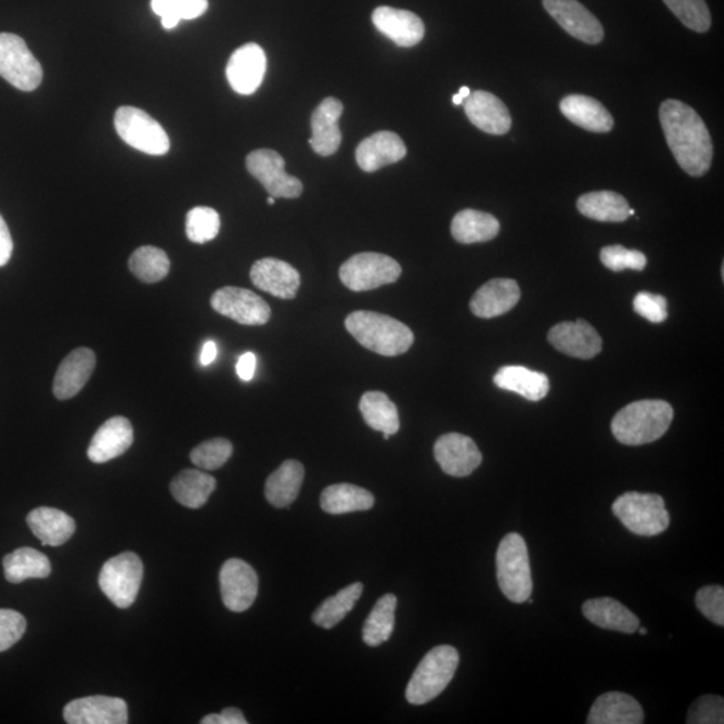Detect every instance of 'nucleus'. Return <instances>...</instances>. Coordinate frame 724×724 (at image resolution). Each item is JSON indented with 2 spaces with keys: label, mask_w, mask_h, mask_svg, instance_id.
Listing matches in <instances>:
<instances>
[{
  "label": "nucleus",
  "mask_w": 724,
  "mask_h": 724,
  "mask_svg": "<svg viewBox=\"0 0 724 724\" xmlns=\"http://www.w3.org/2000/svg\"><path fill=\"white\" fill-rule=\"evenodd\" d=\"M644 711L631 695L608 693L593 703L586 723L590 724H642Z\"/></svg>",
  "instance_id": "nucleus-29"
},
{
  "label": "nucleus",
  "mask_w": 724,
  "mask_h": 724,
  "mask_svg": "<svg viewBox=\"0 0 724 724\" xmlns=\"http://www.w3.org/2000/svg\"><path fill=\"white\" fill-rule=\"evenodd\" d=\"M396 607L398 597L392 593L378 599L362 628V641L366 646L378 647L389 641L395 630Z\"/></svg>",
  "instance_id": "nucleus-39"
},
{
  "label": "nucleus",
  "mask_w": 724,
  "mask_h": 724,
  "mask_svg": "<svg viewBox=\"0 0 724 724\" xmlns=\"http://www.w3.org/2000/svg\"><path fill=\"white\" fill-rule=\"evenodd\" d=\"M250 279L259 290L281 299L296 298L301 275L292 264L275 258H263L253 264Z\"/></svg>",
  "instance_id": "nucleus-19"
},
{
  "label": "nucleus",
  "mask_w": 724,
  "mask_h": 724,
  "mask_svg": "<svg viewBox=\"0 0 724 724\" xmlns=\"http://www.w3.org/2000/svg\"><path fill=\"white\" fill-rule=\"evenodd\" d=\"M132 424L127 417L116 416L106 421L94 434L88 449V457L93 463L111 462L126 454L133 444Z\"/></svg>",
  "instance_id": "nucleus-23"
},
{
  "label": "nucleus",
  "mask_w": 724,
  "mask_h": 724,
  "mask_svg": "<svg viewBox=\"0 0 724 724\" xmlns=\"http://www.w3.org/2000/svg\"><path fill=\"white\" fill-rule=\"evenodd\" d=\"M266 67H268V59H266L263 49L257 43H247L231 55L225 76L234 92L250 95L256 93L262 85Z\"/></svg>",
  "instance_id": "nucleus-16"
},
{
  "label": "nucleus",
  "mask_w": 724,
  "mask_h": 724,
  "mask_svg": "<svg viewBox=\"0 0 724 724\" xmlns=\"http://www.w3.org/2000/svg\"><path fill=\"white\" fill-rule=\"evenodd\" d=\"M465 111L473 126L494 135L506 134L513 120L505 103L484 90L473 92L465 100Z\"/></svg>",
  "instance_id": "nucleus-21"
},
{
  "label": "nucleus",
  "mask_w": 724,
  "mask_h": 724,
  "mask_svg": "<svg viewBox=\"0 0 724 724\" xmlns=\"http://www.w3.org/2000/svg\"><path fill=\"white\" fill-rule=\"evenodd\" d=\"M519 298L520 290L516 281L495 279L478 288L469 302V309L479 319H495L516 308Z\"/></svg>",
  "instance_id": "nucleus-25"
},
{
  "label": "nucleus",
  "mask_w": 724,
  "mask_h": 724,
  "mask_svg": "<svg viewBox=\"0 0 724 724\" xmlns=\"http://www.w3.org/2000/svg\"><path fill=\"white\" fill-rule=\"evenodd\" d=\"M689 724H722L724 723V700L716 695H706L694 701L688 711Z\"/></svg>",
  "instance_id": "nucleus-47"
},
{
  "label": "nucleus",
  "mask_w": 724,
  "mask_h": 724,
  "mask_svg": "<svg viewBox=\"0 0 724 724\" xmlns=\"http://www.w3.org/2000/svg\"><path fill=\"white\" fill-rule=\"evenodd\" d=\"M248 172L256 178L270 196L296 199L302 195L303 185L285 171L284 157L271 150L251 152L246 158Z\"/></svg>",
  "instance_id": "nucleus-11"
},
{
  "label": "nucleus",
  "mask_w": 724,
  "mask_h": 724,
  "mask_svg": "<svg viewBox=\"0 0 724 724\" xmlns=\"http://www.w3.org/2000/svg\"><path fill=\"white\" fill-rule=\"evenodd\" d=\"M496 579L503 595L513 603L528 602L533 592L528 546L517 533L507 534L497 547Z\"/></svg>",
  "instance_id": "nucleus-5"
},
{
  "label": "nucleus",
  "mask_w": 724,
  "mask_h": 724,
  "mask_svg": "<svg viewBox=\"0 0 724 724\" xmlns=\"http://www.w3.org/2000/svg\"><path fill=\"white\" fill-rule=\"evenodd\" d=\"M647 633H648V631L646 630V628H641V635L644 636V635H647Z\"/></svg>",
  "instance_id": "nucleus-59"
},
{
  "label": "nucleus",
  "mask_w": 724,
  "mask_h": 724,
  "mask_svg": "<svg viewBox=\"0 0 724 724\" xmlns=\"http://www.w3.org/2000/svg\"><path fill=\"white\" fill-rule=\"evenodd\" d=\"M372 22L378 31L400 48L416 47L426 34L423 21L416 14L388 5L373 11Z\"/></svg>",
  "instance_id": "nucleus-20"
},
{
  "label": "nucleus",
  "mask_w": 724,
  "mask_h": 724,
  "mask_svg": "<svg viewBox=\"0 0 724 724\" xmlns=\"http://www.w3.org/2000/svg\"><path fill=\"white\" fill-rule=\"evenodd\" d=\"M27 622L13 609H0V652L15 646L24 637Z\"/></svg>",
  "instance_id": "nucleus-49"
},
{
  "label": "nucleus",
  "mask_w": 724,
  "mask_h": 724,
  "mask_svg": "<svg viewBox=\"0 0 724 724\" xmlns=\"http://www.w3.org/2000/svg\"><path fill=\"white\" fill-rule=\"evenodd\" d=\"M457 94H460L463 100H466L468 95L471 94V90L467 87H463Z\"/></svg>",
  "instance_id": "nucleus-56"
},
{
  "label": "nucleus",
  "mask_w": 724,
  "mask_h": 724,
  "mask_svg": "<svg viewBox=\"0 0 724 724\" xmlns=\"http://www.w3.org/2000/svg\"><path fill=\"white\" fill-rule=\"evenodd\" d=\"M171 262L161 248L143 246L138 248L129 259V270L135 279L144 284H157L169 274Z\"/></svg>",
  "instance_id": "nucleus-41"
},
{
  "label": "nucleus",
  "mask_w": 724,
  "mask_h": 724,
  "mask_svg": "<svg viewBox=\"0 0 724 724\" xmlns=\"http://www.w3.org/2000/svg\"><path fill=\"white\" fill-rule=\"evenodd\" d=\"M661 128L673 157L694 178L710 171L714 145L697 111L678 100H665L659 111Z\"/></svg>",
  "instance_id": "nucleus-1"
},
{
  "label": "nucleus",
  "mask_w": 724,
  "mask_h": 724,
  "mask_svg": "<svg viewBox=\"0 0 724 724\" xmlns=\"http://www.w3.org/2000/svg\"><path fill=\"white\" fill-rule=\"evenodd\" d=\"M202 724H247L245 715L242 714L240 709L235 707H229L224 709L220 714H211L203 717Z\"/></svg>",
  "instance_id": "nucleus-51"
},
{
  "label": "nucleus",
  "mask_w": 724,
  "mask_h": 724,
  "mask_svg": "<svg viewBox=\"0 0 724 724\" xmlns=\"http://www.w3.org/2000/svg\"><path fill=\"white\" fill-rule=\"evenodd\" d=\"M219 581L225 608L236 613L251 608L258 596L259 580L250 565L240 558L229 559L220 569Z\"/></svg>",
  "instance_id": "nucleus-13"
},
{
  "label": "nucleus",
  "mask_w": 724,
  "mask_h": 724,
  "mask_svg": "<svg viewBox=\"0 0 724 724\" xmlns=\"http://www.w3.org/2000/svg\"><path fill=\"white\" fill-rule=\"evenodd\" d=\"M360 411L365 423L375 431L398 434L400 418L398 406L383 392H366L360 400Z\"/></svg>",
  "instance_id": "nucleus-38"
},
{
  "label": "nucleus",
  "mask_w": 724,
  "mask_h": 724,
  "mask_svg": "<svg viewBox=\"0 0 724 724\" xmlns=\"http://www.w3.org/2000/svg\"><path fill=\"white\" fill-rule=\"evenodd\" d=\"M559 109L574 126L593 133H608L615 127L607 107L590 95L570 94L561 101Z\"/></svg>",
  "instance_id": "nucleus-27"
},
{
  "label": "nucleus",
  "mask_w": 724,
  "mask_h": 724,
  "mask_svg": "<svg viewBox=\"0 0 724 724\" xmlns=\"http://www.w3.org/2000/svg\"><path fill=\"white\" fill-rule=\"evenodd\" d=\"M375 506V496L372 492L349 483L329 486L321 494V507L332 516L366 512Z\"/></svg>",
  "instance_id": "nucleus-35"
},
{
  "label": "nucleus",
  "mask_w": 724,
  "mask_h": 724,
  "mask_svg": "<svg viewBox=\"0 0 724 724\" xmlns=\"http://www.w3.org/2000/svg\"><path fill=\"white\" fill-rule=\"evenodd\" d=\"M612 512L631 533L641 536L663 534L670 526L665 502L658 494L625 492L615 501Z\"/></svg>",
  "instance_id": "nucleus-6"
},
{
  "label": "nucleus",
  "mask_w": 724,
  "mask_h": 724,
  "mask_svg": "<svg viewBox=\"0 0 724 724\" xmlns=\"http://www.w3.org/2000/svg\"><path fill=\"white\" fill-rule=\"evenodd\" d=\"M398 260L378 253H360L339 268V280L352 292H370L400 279Z\"/></svg>",
  "instance_id": "nucleus-9"
},
{
  "label": "nucleus",
  "mask_w": 724,
  "mask_h": 724,
  "mask_svg": "<svg viewBox=\"0 0 724 724\" xmlns=\"http://www.w3.org/2000/svg\"><path fill=\"white\" fill-rule=\"evenodd\" d=\"M14 242L11 237L8 224H5L2 215H0V268L9 263L13 256Z\"/></svg>",
  "instance_id": "nucleus-52"
},
{
  "label": "nucleus",
  "mask_w": 724,
  "mask_h": 724,
  "mask_svg": "<svg viewBox=\"0 0 724 724\" xmlns=\"http://www.w3.org/2000/svg\"><path fill=\"white\" fill-rule=\"evenodd\" d=\"M144 565L138 554L126 552L107 559L100 571L99 584L117 608L127 609L138 598Z\"/></svg>",
  "instance_id": "nucleus-8"
},
{
  "label": "nucleus",
  "mask_w": 724,
  "mask_h": 724,
  "mask_svg": "<svg viewBox=\"0 0 724 724\" xmlns=\"http://www.w3.org/2000/svg\"><path fill=\"white\" fill-rule=\"evenodd\" d=\"M577 208L584 217L597 222L622 223L630 218V203L613 191L590 192L579 197Z\"/></svg>",
  "instance_id": "nucleus-34"
},
{
  "label": "nucleus",
  "mask_w": 724,
  "mask_h": 724,
  "mask_svg": "<svg viewBox=\"0 0 724 724\" xmlns=\"http://www.w3.org/2000/svg\"><path fill=\"white\" fill-rule=\"evenodd\" d=\"M585 618L603 630L632 635L641 626L637 616L624 607L618 599L610 597L593 598L582 605Z\"/></svg>",
  "instance_id": "nucleus-28"
},
{
  "label": "nucleus",
  "mask_w": 724,
  "mask_h": 724,
  "mask_svg": "<svg viewBox=\"0 0 724 724\" xmlns=\"http://www.w3.org/2000/svg\"><path fill=\"white\" fill-rule=\"evenodd\" d=\"M233 451L234 447L230 440L218 438L207 440L205 443L195 447L191 451L190 457L197 468L214 471V469H219L229 462L230 457L233 456Z\"/></svg>",
  "instance_id": "nucleus-44"
},
{
  "label": "nucleus",
  "mask_w": 724,
  "mask_h": 724,
  "mask_svg": "<svg viewBox=\"0 0 724 724\" xmlns=\"http://www.w3.org/2000/svg\"><path fill=\"white\" fill-rule=\"evenodd\" d=\"M501 224L491 214L463 209L452 219L451 234L463 245L490 242L500 234Z\"/></svg>",
  "instance_id": "nucleus-33"
},
{
  "label": "nucleus",
  "mask_w": 724,
  "mask_h": 724,
  "mask_svg": "<svg viewBox=\"0 0 724 724\" xmlns=\"http://www.w3.org/2000/svg\"><path fill=\"white\" fill-rule=\"evenodd\" d=\"M673 15L689 30L706 33L711 27V13L706 0H663Z\"/></svg>",
  "instance_id": "nucleus-43"
},
{
  "label": "nucleus",
  "mask_w": 724,
  "mask_h": 724,
  "mask_svg": "<svg viewBox=\"0 0 724 724\" xmlns=\"http://www.w3.org/2000/svg\"><path fill=\"white\" fill-rule=\"evenodd\" d=\"M217 355H218L217 344H215L214 341H207L205 345H203L201 354V364L203 366H208L209 364H212L215 359H217Z\"/></svg>",
  "instance_id": "nucleus-54"
},
{
  "label": "nucleus",
  "mask_w": 724,
  "mask_h": 724,
  "mask_svg": "<svg viewBox=\"0 0 724 724\" xmlns=\"http://www.w3.org/2000/svg\"><path fill=\"white\" fill-rule=\"evenodd\" d=\"M633 310L643 319L654 322V324H661L667 320V299L652 293H638L633 299Z\"/></svg>",
  "instance_id": "nucleus-50"
},
{
  "label": "nucleus",
  "mask_w": 724,
  "mask_h": 724,
  "mask_svg": "<svg viewBox=\"0 0 724 724\" xmlns=\"http://www.w3.org/2000/svg\"><path fill=\"white\" fill-rule=\"evenodd\" d=\"M494 384L497 388L517 393L530 401L545 399L551 389L545 373L519 365L501 367L494 376Z\"/></svg>",
  "instance_id": "nucleus-31"
},
{
  "label": "nucleus",
  "mask_w": 724,
  "mask_h": 724,
  "mask_svg": "<svg viewBox=\"0 0 724 724\" xmlns=\"http://www.w3.org/2000/svg\"><path fill=\"white\" fill-rule=\"evenodd\" d=\"M554 348L570 358L591 360L602 352L603 339L595 327L584 320L561 322L547 336Z\"/></svg>",
  "instance_id": "nucleus-17"
},
{
  "label": "nucleus",
  "mask_w": 724,
  "mask_h": 724,
  "mask_svg": "<svg viewBox=\"0 0 724 724\" xmlns=\"http://www.w3.org/2000/svg\"><path fill=\"white\" fill-rule=\"evenodd\" d=\"M305 468L297 461H286L266 480L264 495L270 505L284 508L297 500L303 483Z\"/></svg>",
  "instance_id": "nucleus-32"
},
{
  "label": "nucleus",
  "mask_w": 724,
  "mask_h": 724,
  "mask_svg": "<svg viewBox=\"0 0 724 724\" xmlns=\"http://www.w3.org/2000/svg\"><path fill=\"white\" fill-rule=\"evenodd\" d=\"M452 103H454V105H462L465 103V100H463L460 94H455L454 98H452Z\"/></svg>",
  "instance_id": "nucleus-57"
},
{
  "label": "nucleus",
  "mask_w": 724,
  "mask_h": 724,
  "mask_svg": "<svg viewBox=\"0 0 724 724\" xmlns=\"http://www.w3.org/2000/svg\"><path fill=\"white\" fill-rule=\"evenodd\" d=\"M0 76L22 92H33L42 82L41 64L15 34H0Z\"/></svg>",
  "instance_id": "nucleus-10"
},
{
  "label": "nucleus",
  "mask_w": 724,
  "mask_h": 724,
  "mask_svg": "<svg viewBox=\"0 0 724 724\" xmlns=\"http://www.w3.org/2000/svg\"><path fill=\"white\" fill-rule=\"evenodd\" d=\"M115 128L132 148L151 156H163L171 148L166 130L148 113L134 106L118 107Z\"/></svg>",
  "instance_id": "nucleus-7"
},
{
  "label": "nucleus",
  "mask_w": 724,
  "mask_h": 724,
  "mask_svg": "<svg viewBox=\"0 0 724 724\" xmlns=\"http://www.w3.org/2000/svg\"><path fill=\"white\" fill-rule=\"evenodd\" d=\"M95 354L88 348H78L67 354L55 373L53 392L59 400H69L81 392L92 377Z\"/></svg>",
  "instance_id": "nucleus-24"
},
{
  "label": "nucleus",
  "mask_w": 724,
  "mask_h": 724,
  "mask_svg": "<svg viewBox=\"0 0 724 724\" xmlns=\"http://www.w3.org/2000/svg\"><path fill=\"white\" fill-rule=\"evenodd\" d=\"M152 10L158 16H173L179 21L199 18L208 9V0H152Z\"/></svg>",
  "instance_id": "nucleus-45"
},
{
  "label": "nucleus",
  "mask_w": 724,
  "mask_h": 724,
  "mask_svg": "<svg viewBox=\"0 0 724 724\" xmlns=\"http://www.w3.org/2000/svg\"><path fill=\"white\" fill-rule=\"evenodd\" d=\"M5 580L21 584L30 579H47L52 573V564L43 553L31 547H21L3 558Z\"/></svg>",
  "instance_id": "nucleus-37"
},
{
  "label": "nucleus",
  "mask_w": 724,
  "mask_h": 724,
  "mask_svg": "<svg viewBox=\"0 0 724 724\" xmlns=\"http://www.w3.org/2000/svg\"><path fill=\"white\" fill-rule=\"evenodd\" d=\"M217 489V479L201 469H184L171 482V492L180 505L201 508Z\"/></svg>",
  "instance_id": "nucleus-36"
},
{
  "label": "nucleus",
  "mask_w": 724,
  "mask_h": 724,
  "mask_svg": "<svg viewBox=\"0 0 724 724\" xmlns=\"http://www.w3.org/2000/svg\"><path fill=\"white\" fill-rule=\"evenodd\" d=\"M672 406L663 400H642L628 404L612 421V434L625 445H643L659 440L671 426Z\"/></svg>",
  "instance_id": "nucleus-3"
},
{
  "label": "nucleus",
  "mask_w": 724,
  "mask_h": 724,
  "mask_svg": "<svg viewBox=\"0 0 724 724\" xmlns=\"http://www.w3.org/2000/svg\"><path fill=\"white\" fill-rule=\"evenodd\" d=\"M344 106L337 99H325L316 106L311 116V139L309 144L311 148L320 156L335 155L341 145L342 134L338 127V120L341 118Z\"/></svg>",
  "instance_id": "nucleus-22"
},
{
  "label": "nucleus",
  "mask_w": 724,
  "mask_h": 724,
  "mask_svg": "<svg viewBox=\"0 0 724 724\" xmlns=\"http://www.w3.org/2000/svg\"><path fill=\"white\" fill-rule=\"evenodd\" d=\"M460 665V652L451 646L429 650L417 665L406 687L405 698L411 704L422 706L444 691Z\"/></svg>",
  "instance_id": "nucleus-4"
},
{
  "label": "nucleus",
  "mask_w": 724,
  "mask_h": 724,
  "mask_svg": "<svg viewBox=\"0 0 724 724\" xmlns=\"http://www.w3.org/2000/svg\"><path fill=\"white\" fill-rule=\"evenodd\" d=\"M599 259L605 268L616 273L626 269L643 271L647 266V257L642 251L628 250L621 245L604 247L599 253Z\"/></svg>",
  "instance_id": "nucleus-46"
},
{
  "label": "nucleus",
  "mask_w": 724,
  "mask_h": 724,
  "mask_svg": "<svg viewBox=\"0 0 724 724\" xmlns=\"http://www.w3.org/2000/svg\"><path fill=\"white\" fill-rule=\"evenodd\" d=\"M211 307L217 313L246 326L268 324L271 316L269 303L247 288L225 286L215 292Z\"/></svg>",
  "instance_id": "nucleus-12"
},
{
  "label": "nucleus",
  "mask_w": 724,
  "mask_h": 724,
  "mask_svg": "<svg viewBox=\"0 0 724 724\" xmlns=\"http://www.w3.org/2000/svg\"><path fill=\"white\" fill-rule=\"evenodd\" d=\"M161 24L163 27L166 28V30H172V28L177 27L180 24V21L173 18V16H163Z\"/></svg>",
  "instance_id": "nucleus-55"
},
{
  "label": "nucleus",
  "mask_w": 724,
  "mask_h": 724,
  "mask_svg": "<svg viewBox=\"0 0 724 724\" xmlns=\"http://www.w3.org/2000/svg\"><path fill=\"white\" fill-rule=\"evenodd\" d=\"M543 8L571 37L587 44L603 42L602 22L579 0H543Z\"/></svg>",
  "instance_id": "nucleus-14"
},
{
  "label": "nucleus",
  "mask_w": 724,
  "mask_h": 724,
  "mask_svg": "<svg viewBox=\"0 0 724 724\" xmlns=\"http://www.w3.org/2000/svg\"><path fill=\"white\" fill-rule=\"evenodd\" d=\"M220 231V217L214 208L195 207L186 214L185 233L191 242L203 245L211 242Z\"/></svg>",
  "instance_id": "nucleus-42"
},
{
  "label": "nucleus",
  "mask_w": 724,
  "mask_h": 724,
  "mask_svg": "<svg viewBox=\"0 0 724 724\" xmlns=\"http://www.w3.org/2000/svg\"><path fill=\"white\" fill-rule=\"evenodd\" d=\"M27 525L44 546L64 545L76 531L75 519L53 507L34 508L28 513Z\"/></svg>",
  "instance_id": "nucleus-30"
},
{
  "label": "nucleus",
  "mask_w": 724,
  "mask_h": 724,
  "mask_svg": "<svg viewBox=\"0 0 724 724\" xmlns=\"http://www.w3.org/2000/svg\"><path fill=\"white\" fill-rule=\"evenodd\" d=\"M695 604L704 618L714 624L724 625V590L720 585L701 587L695 597Z\"/></svg>",
  "instance_id": "nucleus-48"
},
{
  "label": "nucleus",
  "mask_w": 724,
  "mask_h": 724,
  "mask_svg": "<svg viewBox=\"0 0 724 724\" xmlns=\"http://www.w3.org/2000/svg\"><path fill=\"white\" fill-rule=\"evenodd\" d=\"M257 370V355L253 352L242 354L236 362V373L243 382H251Z\"/></svg>",
  "instance_id": "nucleus-53"
},
{
  "label": "nucleus",
  "mask_w": 724,
  "mask_h": 724,
  "mask_svg": "<svg viewBox=\"0 0 724 724\" xmlns=\"http://www.w3.org/2000/svg\"><path fill=\"white\" fill-rule=\"evenodd\" d=\"M434 452L441 469L456 478L471 475L483 460L477 443L462 434L443 435L435 443Z\"/></svg>",
  "instance_id": "nucleus-15"
},
{
  "label": "nucleus",
  "mask_w": 724,
  "mask_h": 724,
  "mask_svg": "<svg viewBox=\"0 0 724 724\" xmlns=\"http://www.w3.org/2000/svg\"><path fill=\"white\" fill-rule=\"evenodd\" d=\"M274 203H275V197L270 196L269 199H268V205H269V206H273Z\"/></svg>",
  "instance_id": "nucleus-58"
},
{
  "label": "nucleus",
  "mask_w": 724,
  "mask_h": 724,
  "mask_svg": "<svg viewBox=\"0 0 724 724\" xmlns=\"http://www.w3.org/2000/svg\"><path fill=\"white\" fill-rule=\"evenodd\" d=\"M345 326L362 347L386 358L409 352L415 341L414 333L403 322L375 311H353Z\"/></svg>",
  "instance_id": "nucleus-2"
},
{
  "label": "nucleus",
  "mask_w": 724,
  "mask_h": 724,
  "mask_svg": "<svg viewBox=\"0 0 724 724\" xmlns=\"http://www.w3.org/2000/svg\"><path fill=\"white\" fill-rule=\"evenodd\" d=\"M64 720L69 724H126L128 706L120 698L103 695L76 699L66 704Z\"/></svg>",
  "instance_id": "nucleus-18"
},
{
  "label": "nucleus",
  "mask_w": 724,
  "mask_h": 724,
  "mask_svg": "<svg viewBox=\"0 0 724 724\" xmlns=\"http://www.w3.org/2000/svg\"><path fill=\"white\" fill-rule=\"evenodd\" d=\"M406 146L399 134L377 132L361 141L355 150V160L365 172H376L390 164L403 160Z\"/></svg>",
  "instance_id": "nucleus-26"
},
{
  "label": "nucleus",
  "mask_w": 724,
  "mask_h": 724,
  "mask_svg": "<svg viewBox=\"0 0 724 724\" xmlns=\"http://www.w3.org/2000/svg\"><path fill=\"white\" fill-rule=\"evenodd\" d=\"M362 591H364V585L361 582H354V584L344 587L337 595L326 598L315 609L313 618H311L314 624L325 628V630L336 626L354 608L355 603L359 602L362 595Z\"/></svg>",
  "instance_id": "nucleus-40"
}]
</instances>
